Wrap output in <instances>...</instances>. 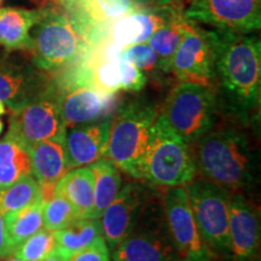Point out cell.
Masks as SVG:
<instances>
[{
    "label": "cell",
    "mask_w": 261,
    "mask_h": 261,
    "mask_svg": "<svg viewBox=\"0 0 261 261\" xmlns=\"http://www.w3.org/2000/svg\"><path fill=\"white\" fill-rule=\"evenodd\" d=\"M42 207L44 200H39L28 207L4 215L9 240L14 249L28 237L44 228Z\"/></svg>",
    "instance_id": "25"
},
{
    "label": "cell",
    "mask_w": 261,
    "mask_h": 261,
    "mask_svg": "<svg viewBox=\"0 0 261 261\" xmlns=\"http://www.w3.org/2000/svg\"><path fill=\"white\" fill-rule=\"evenodd\" d=\"M89 167L94 177V203L92 219H99L104 210L114 201L121 189L120 169L108 159H100Z\"/></svg>",
    "instance_id": "22"
},
{
    "label": "cell",
    "mask_w": 261,
    "mask_h": 261,
    "mask_svg": "<svg viewBox=\"0 0 261 261\" xmlns=\"http://www.w3.org/2000/svg\"><path fill=\"white\" fill-rule=\"evenodd\" d=\"M0 261H24V260L18 259V257H16L14 255H9L6 257H3V259H0Z\"/></svg>",
    "instance_id": "37"
},
{
    "label": "cell",
    "mask_w": 261,
    "mask_h": 261,
    "mask_svg": "<svg viewBox=\"0 0 261 261\" xmlns=\"http://www.w3.org/2000/svg\"><path fill=\"white\" fill-rule=\"evenodd\" d=\"M182 17L196 24L248 34L261 25V0H191Z\"/></svg>",
    "instance_id": "11"
},
{
    "label": "cell",
    "mask_w": 261,
    "mask_h": 261,
    "mask_svg": "<svg viewBox=\"0 0 261 261\" xmlns=\"http://www.w3.org/2000/svg\"><path fill=\"white\" fill-rule=\"evenodd\" d=\"M12 250H14V247L9 240L4 215L0 214V259L11 255Z\"/></svg>",
    "instance_id": "34"
},
{
    "label": "cell",
    "mask_w": 261,
    "mask_h": 261,
    "mask_svg": "<svg viewBox=\"0 0 261 261\" xmlns=\"http://www.w3.org/2000/svg\"><path fill=\"white\" fill-rule=\"evenodd\" d=\"M31 37L33 64L47 73H60L86 48L85 34L58 6L42 9Z\"/></svg>",
    "instance_id": "4"
},
{
    "label": "cell",
    "mask_w": 261,
    "mask_h": 261,
    "mask_svg": "<svg viewBox=\"0 0 261 261\" xmlns=\"http://www.w3.org/2000/svg\"><path fill=\"white\" fill-rule=\"evenodd\" d=\"M110 120L67 127L64 149L70 169L85 167L106 156Z\"/></svg>",
    "instance_id": "17"
},
{
    "label": "cell",
    "mask_w": 261,
    "mask_h": 261,
    "mask_svg": "<svg viewBox=\"0 0 261 261\" xmlns=\"http://www.w3.org/2000/svg\"><path fill=\"white\" fill-rule=\"evenodd\" d=\"M5 113H6V106H5V103L0 100V116L4 115Z\"/></svg>",
    "instance_id": "38"
},
{
    "label": "cell",
    "mask_w": 261,
    "mask_h": 261,
    "mask_svg": "<svg viewBox=\"0 0 261 261\" xmlns=\"http://www.w3.org/2000/svg\"><path fill=\"white\" fill-rule=\"evenodd\" d=\"M142 185L130 182L117 192L114 201L100 215L102 234L109 249H114L128 236L146 203Z\"/></svg>",
    "instance_id": "15"
},
{
    "label": "cell",
    "mask_w": 261,
    "mask_h": 261,
    "mask_svg": "<svg viewBox=\"0 0 261 261\" xmlns=\"http://www.w3.org/2000/svg\"><path fill=\"white\" fill-rule=\"evenodd\" d=\"M42 261H64V259L56 252V250H55L50 256H47L46 259H44Z\"/></svg>",
    "instance_id": "36"
},
{
    "label": "cell",
    "mask_w": 261,
    "mask_h": 261,
    "mask_svg": "<svg viewBox=\"0 0 261 261\" xmlns=\"http://www.w3.org/2000/svg\"><path fill=\"white\" fill-rule=\"evenodd\" d=\"M45 2H51V3H55V4H62V3L65 2V0H45Z\"/></svg>",
    "instance_id": "39"
},
{
    "label": "cell",
    "mask_w": 261,
    "mask_h": 261,
    "mask_svg": "<svg viewBox=\"0 0 261 261\" xmlns=\"http://www.w3.org/2000/svg\"><path fill=\"white\" fill-rule=\"evenodd\" d=\"M120 57L135 64L143 73H165L159 56L148 42H139L123 47Z\"/></svg>",
    "instance_id": "30"
},
{
    "label": "cell",
    "mask_w": 261,
    "mask_h": 261,
    "mask_svg": "<svg viewBox=\"0 0 261 261\" xmlns=\"http://www.w3.org/2000/svg\"><path fill=\"white\" fill-rule=\"evenodd\" d=\"M162 211L146 201L135 227L113 249V261H181Z\"/></svg>",
    "instance_id": "8"
},
{
    "label": "cell",
    "mask_w": 261,
    "mask_h": 261,
    "mask_svg": "<svg viewBox=\"0 0 261 261\" xmlns=\"http://www.w3.org/2000/svg\"><path fill=\"white\" fill-rule=\"evenodd\" d=\"M142 24L132 11L122 17L110 22L109 40L116 42L121 47L138 44L142 35Z\"/></svg>",
    "instance_id": "31"
},
{
    "label": "cell",
    "mask_w": 261,
    "mask_h": 261,
    "mask_svg": "<svg viewBox=\"0 0 261 261\" xmlns=\"http://www.w3.org/2000/svg\"><path fill=\"white\" fill-rule=\"evenodd\" d=\"M64 127L110 120L115 109V94L107 96L89 84L55 79Z\"/></svg>",
    "instance_id": "13"
},
{
    "label": "cell",
    "mask_w": 261,
    "mask_h": 261,
    "mask_svg": "<svg viewBox=\"0 0 261 261\" xmlns=\"http://www.w3.org/2000/svg\"><path fill=\"white\" fill-rule=\"evenodd\" d=\"M41 15L42 9L28 10L12 6L0 8V45L8 51H31V32Z\"/></svg>",
    "instance_id": "20"
},
{
    "label": "cell",
    "mask_w": 261,
    "mask_h": 261,
    "mask_svg": "<svg viewBox=\"0 0 261 261\" xmlns=\"http://www.w3.org/2000/svg\"><path fill=\"white\" fill-rule=\"evenodd\" d=\"M64 261H112V257L104 237H100L84 249L65 256Z\"/></svg>",
    "instance_id": "33"
},
{
    "label": "cell",
    "mask_w": 261,
    "mask_h": 261,
    "mask_svg": "<svg viewBox=\"0 0 261 261\" xmlns=\"http://www.w3.org/2000/svg\"><path fill=\"white\" fill-rule=\"evenodd\" d=\"M56 252L63 257L84 249L103 237L99 219H77L69 226L55 231Z\"/></svg>",
    "instance_id": "24"
},
{
    "label": "cell",
    "mask_w": 261,
    "mask_h": 261,
    "mask_svg": "<svg viewBox=\"0 0 261 261\" xmlns=\"http://www.w3.org/2000/svg\"><path fill=\"white\" fill-rule=\"evenodd\" d=\"M202 240L214 254H231L228 210L231 192L207 179L185 185Z\"/></svg>",
    "instance_id": "7"
},
{
    "label": "cell",
    "mask_w": 261,
    "mask_h": 261,
    "mask_svg": "<svg viewBox=\"0 0 261 261\" xmlns=\"http://www.w3.org/2000/svg\"><path fill=\"white\" fill-rule=\"evenodd\" d=\"M27 150L32 173L40 185L42 200L46 202L54 196L57 181L70 169L65 156L64 133L56 138L37 143Z\"/></svg>",
    "instance_id": "18"
},
{
    "label": "cell",
    "mask_w": 261,
    "mask_h": 261,
    "mask_svg": "<svg viewBox=\"0 0 261 261\" xmlns=\"http://www.w3.org/2000/svg\"><path fill=\"white\" fill-rule=\"evenodd\" d=\"M119 69L121 75V90L126 92H139L144 89L146 76L135 64L119 57Z\"/></svg>",
    "instance_id": "32"
},
{
    "label": "cell",
    "mask_w": 261,
    "mask_h": 261,
    "mask_svg": "<svg viewBox=\"0 0 261 261\" xmlns=\"http://www.w3.org/2000/svg\"><path fill=\"white\" fill-rule=\"evenodd\" d=\"M60 5L85 34L94 24L129 14L137 3L136 0H65Z\"/></svg>",
    "instance_id": "19"
},
{
    "label": "cell",
    "mask_w": 261,
    "mask_h": 261,
    "mask_svg": "<svg viewBox=\"0 0 261 261\" xmlns=\"http://www.w3.org/2000/svg\"><path fill=\"white\" fill-rule=\"evenodd\" d=\"M175 0H136L137 5L140 6H162L173 4Z\"/></svg>",
    "instance_id": "35"
},
{
    "label": "cell",
    "mask_w": 261,
    "mask_h": 261,
    "mask_svg": "<svg viewBox=\"0 0 261 261\" xmlns=\"http://www.w3.org/2000/svg\"><path fill=\"white\" fill-rule=\"evenodd\" d=\"M50 84L44 70L16 57H0V100L11 110L35 99Z\"/></svg>",
    "instance_id": "14"
},
{
    "label": "cell",
    "mask_w": 261,
    "mask_h": 261,
    "mask_svg": "<svg viewBox=\"0 0 261 261\" xmlns=\"http://www.w3.org/2000/svg\"><path fill=\"white\" fill-rule=\"evenodd\" d=\"M11 112L6 137L17 140L24 148L64 133L58 91L54 80L40 96Z\"/></svg>",
    "instance_id": "9"
},
{
    "label": "cell",
    "mask_w": 261,
    "mask_h": 261,
    "mask_svg": "<svg viewBox=\"0 0 261 261\" xmlns=\"http://www.w3.org/2000/svg\"><path fill=\"white\" fill-rule=\"evenodd\" d=\"M56 249L55 231L41 228L12 250L11 255L24 261H42Z\"/></svg>",
    "instance_id": "28"
},
{
    "label": "cell",
    "mask_w": 261,
    "mask_h": 261,
    "mask_svg": "<svg viewBox=\"0 0 261 261\" xmlns=\"http://www.w3.org/2000/svg\"><path fill=\"white\" fill-rule=\"evenodd\" d=\"M32 174L27 148L17 140L5 137L0 142V190Z\"/></svg>",
    "instance_id": "23"
},
{
    "label": "cell",
    "mask_w": 261,
    "mask_h": 261,
    "mask_svg": "<svg viewBox=\"0 0 261 261\" xmlns=\"http://www.w3.org/2000/svg\"><path fill=\"white\" fill-rule=\"evenodd\" d=\"M0 2H2V0H0Z\"/></svg>",
    "instance_id": "42"
},
{
    "label": "cell",
    "mask_w": 261,
    "mask_h": 261,
    "mask_svg": "<svg viewBox=\"0 0 261 261\" xmlns=\"http://www.w3.org/2000/svg\"><path fill=\"white\" fill-rule=\"evenodd\" d=\"M228 232L231 254L236 261L252 260L260 246L259 215L241 192H231Z\"/></svg>",
    "instance_id": "16"
},
{
    "label": "cell",
    "mask_w": 261,
    "mask_h": 261,
    "mask_svg": "<svg viewBox=\"0 0 261 261\" xmlns=\"http://www.w3.org/2000/svg\"><path fill=\"white\" fill-rule=\"evenodd\" d=\"M160 115L185 143L191 144L213 128L217 97L211 86L180 81L171 90Z\"/></svg>",
    "instance_id": "6"
},
{
    "label": "cell",
    "mask_w": 261,
    "mask_h": 261,
    "mask_svg": "<svg viewBox=\"0 0 261 261\" xmlns=\"http://www.w3.org/2000/svg\"><path fill=\"white\" fill-rule=\"evenodd\" d=\"M188 145L162 115L156 116L143 179L155 187H185L197 171Z\"/></svg>",
    "instance_id": "5"
},
{
    "label": "cell",
    "mask_w": 261,
    "mask_h": 261,
    "mask_svg": "<svg viewBox=\"0 0 261 261\" xmlns=\"http://www.w3.org/2000/svg\"><path fill=\"white\" fill-rule=\"evenodd\" d=\"M196 167L204 179L230 192H241L256 180V155L240 130H208L196 140Z\"/></svg>",
    "instance_id": "2"
},
{
    "label": "cell",
    "mask_w": 261,
    "mask_h": 261,
    "mask_svg": "<svg viewBox=\"0 0 261 261\" xmlns=\"http://www.w3.org/2000/svg\"><path fill=\"white\" fill-rule=\"evenodd\" d=\"M3 129H4V123H3L2 120H0V135L3 133Z\"/></svg>",
    "instance_id": "40"
},
{
    "label": "cell",
    "mask_w": 261,
    "mask_h": 261,
    "mask_svg": "<svg viewBox=\"0 0 261 261\" xmlns=\"http://www.w3.org/2000/svg\"><path fill=\"white\" fill-rule=\"evenodd\" d=\"M77 218L74 208L69 202L58 195H54L50 200L44 202L42 207V221L44 228L50 231H58L69 226Z\"/></svg>",
    "instance_id": "29"
},
{
    "label": "cell",
    "mask_w": 261,
    "mask_h": 261,
    "mask_svg": "<svg viewBox=\"0 0 261 261\" xmlns=\"http://www.w3.org/2000/svg\"><path fill=\"white\" fill-rule=\"evenodd\" d=\"M215 79L226 98L242 113L259 110L261 45L255 37L230 31H210Z\"/></svg>",
    "instance_id": "1"
},
{
    "label": "cell",
    "mask_w": 261,
    "mask_h": 261,
    "mask_svg": "<svg viewBox=\"0 0 261 261\" xmlns=\"http://www.w3.org/2000/svg\"><path fill=\"white\" fill-rule=\"evenodd\" d=\"M162 205L168 231L181 261H212L215 254L202 240L185 187L163 188Z\"/></svg>",
    "instance_id": "10"
},
{
    "label": "cell",
    "mask_w": 261,
    "mask_h": 261,
    "mask_svg": "<svg viewBox=\"0 0 261 261\" xmlns=\"http://www.w3.org/2000/svg\"><path fill=\"white\" fill-rule=\"evenodd\" d=\"M184 2H191V0H184Z\"/></svg>",
    "instance_id": "41"
},
{
    "label": "cell",
    "mask_w": 261,
    "mask_h": 261,
    "mask_svg": "<svg viewBox=\"0 0 261 261\" xmlns=\"http://www.w3.org/2000/svg\"><path fill=\"white\" fill-rule=\"evenodd\" d=\"M185 25L187 19L182 15L178 16L156 31L146 41L159 56L165 73H169V64L184 35Z\"/></svg>",
    "instance_id": "26"
},
{
    "label": "cell",
    "mask_w": 261,
    "mask_h": 261,
    "mask_svg": "<svg viewBox=\"0 0 261 261\" xmlns=\"http://www.w3.org/2000/svg\"><path fill=\"white\" fill-rule=\"evenodd\" d=\"M39 200H42L40 185L35 178L28 175L0 190V214L19 211Z\"/></svg>",
    "instance_id": "27"
},
{
    "label": "cell",
    "mask_w": 261,
    "mask_h": 261,
    "mask_svg": "<svg viewBox=\"0 0 261 261\" xmlns=\"http://www.w3.org/2000/svg\"><path fill=\"white\" fill-rule=\"evenodd\" d=\"M54 195L69 202L79 219H92L94 203V177L90 167L69 169L57 181Z\"/></svg>",
    "instance_id": "21"
},
{
    "label": "cell",
    "mask_w": 261,
    "mask_h": 261,
    "mask_svg": "<svg viewBox=\"0 0 261 261\" xmlns=\"http://www.w3.org/2000/svg\"><path fill=\"white\" fill-rule=\"evenodd\" d=\"M156 116L155 108L146 102L136 100L120 108L110 120L104 158L132 178L143 179V167Z\"/></svg>",
    "instance_id": "3"
},
{
    "label": "cell",
    "mask_w": 261,
    "mask_h": 261,
    "mask_svg": "<svg viewBox=\"0 0 261 261\" xmlns=\"http://www.w3.org/2000/svg\"><path fill=\"white\" fill-rule=\"evenodd\" d=\"M169 73L180 81L211 86L215 80V69L210 31L187 21L184 35L169 64Z\"/></svg>",
    "instance_id": "12"
}]
</instances>
